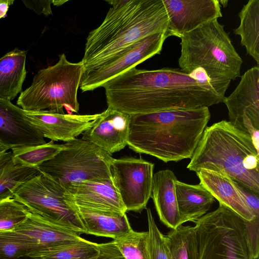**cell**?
<instances>
[{
    "instance_id": "obj_15",
    "label": "cell",
    "mask_w": 259,
    "mask_h": 259,
    "mask_svg": "<svg viewBox=\"0 0 259 259\" xmlns=\"http://www.w3.org/2000/svg\"><path fill=\"white\" fill-rule=\"evenodd\" d=\"M130 122L131 115L108 107L82 134V139L111 155L127 145Z\"/></svg>"
},
{
    "instance_id": "obj_37",
    "label": "cell",
    "mask_w": 259,
    "mask_h": 259,
    "mask_svg": "<svg viewBox=\"0 0 259 259\" xmlns=\"http://www.w3.org/2000/svg\"><path fill=\"white\" fill-rule=\"evenodd\" d=\"M10 149L5 145L0 144V158L3 156Z\"/></svg>"
},
{
    "instance_id": "obj_22",
    "label": "cell",
    "mask_w": 259,
    "mask_h": 259,
    "mask_svg": "<svg viewBox=\"0 0 259 259\" xmlns=\"http://www.w3.org/2000/svg\"><path fill=\"white\" fill-rule=\"evenodd\" d=\"M175 189L181 225L196 222L207 213L215 202L214 198L200 183L191 185L177 180Z\"/></svg>"
},
{
    "instance_id": "obj_28",
    "label": "cell",
    "mask_w": 259,
    "mask_h": 259,
    "mask_svg": "<svg viewBox=\"0 0 259 259\" xmlns=\"http://www.w3.org/2000/svg\"><path fill=\"white\" fill-rule=\"evenodd\" d=\"M63 144H56L51 141L46 144L11 149L15 164L37 168L43 162L57 154Z\"/></svg>"
},
{
    "instance_id": "obj_3",
    "label": "cell",
    "mask_w": 259,
    "mask_h": 259,
    "mask_svg": "<svg viewBox=\"0 0 259 259\" xmlns=\"http://www.w3.org/2000/svg\"><path fill=\"white\" fill-rule=\"evenodd\" d=\"M210 118L207 107L132 115L127 145L166 163L191 159Z\"/></svg>"
},
{
    "instance_id": "obj_29",
    "label": "cell",
    "mask_w": 259,
    "mask_h": 259,
    "mask_svg": "<svg viewBox=\"0 0 259 259\" xmlns=\"http://www.w3.org/2000/svg\"><path fill=\"white\" fill-rule=\"evenodd\" d=\"M148 231L131 229L113 240L125 259H149Z\"/></svg>"
},
{
    "instance_id": "obj_12",
    "label": "cell",
    "mask_w": 259,
    "mask_h": 259,
    "mask_svg": "<svg viewBox=\"0 0 259 259\" xmlns=\"http://www.w3.org/2000/svg\"><path fill=\"white\" fill-rule=\"evenodd\" d=\"M229 122L236 128L249 134L259 148V67L246 71L234 91L223 102Z\"/></svg>"
},
{
    "instance_id": "obj_40",
    "label": "cell",
    "mask_w": 259,
    "mask_h": 259,
    "mask_svg": "<svg viewBox=\"0 0 259 259\" xmlns=\"http://www.w3.org/2000/svg\"><path fill=\"white\" fill-rule=\"evenodd\" d=\"M18 259H22V258H18Z\"/></svg>"
},
{
    "instance_id": "obj_6",
    "label": "cell",
    "mask_w": 259,
    "mask_h": 259,
    "mask_svg": "<svg viewBox=\"0 0 259 259\" xmlns=\"http://www.w3.org/2000/svg\"><path fill=\"white\" fill-rule=\"evenodd\" d=\"M84 71L81 61L69 62L63 53L55 64L35 74L30 86L20 93L17 105L27 111L49 110L64 113L65 108L77 113V91Z\"/></svg>"
},
{
    "instance_id": "obj_27",
    "label": "cell",
    "mask_w": 259,
    "mask_h": 259,
    "mask_svg": "<svg viewBox=\"0 0 259 259\" xmlns=\"http://www.w3.org/2000/svg\"><path fill=\"white\" fill-rule=\"evenodd\" d=\"M171 259H198L195 226H179L166 235Z\"/></svg>"
},
{
    "instance_id": "obj_23",
    "label": "cell",
    "mask_w": 259,
    "mask_h": 259,
    "mask_svg": "<svg viewBox=\"0 0 259 259\" xmlns=\"http://www.w3.org/2000/svg\"><path fill=\"white\" fill-rule=\"evenodd\" d=\"M26 52L15 49L0 58V98L11 101L22 92Z\"/></svg>"
},
{
    "instance_id": "obj_30",
    "label": "cell",
    "mask_w": 259,
    "mask_h": 259,
    "mask_svg": "<svg viewBox=\"0 0 259 259\" xmlns=\"http://www.w3.org/2000/svg\"><path fill=\"white\" fill-rule=\"evenodd\" d=\"M36 245L14 230L0 231V259H18L26 256Z\"/></svg>"
},
{
    "instance_id": "obj_7",
    "label": "cell",
    "mask_w": 259,
    "mask_h": 259,
    "mask_svg": "<svg viewBox=\"0 0 259 259\" xmlns=\"http://www.w3.org/2000/svg\"><path fill=\"white\" fill-rule=\"evenodd\" d=\"M198 259H258L254 256L246 221L219 204L194 222Z\"/></svg>"
},
{
    "instance_id": "obj_21",
    "label": "cell",
    "mask_w": 259,
    "mask_h": 259,
    "mask_svg": "<svg viewBox=\"0 0 259 259\" xmlns=\"http://www.w3.org/2000/svg\"><path fill=\"white\" fill-rule=\"evenodd\" d=\"M66 200L76 211L87 234L114 239L132 229L125 213L89 209Z\"/></svg>"
},
{
    "instance_id": "obj_31",
    "label": "cell",
    "mask_w": 259,
    "mask_h": 259,
    "mask_svg": "<svg viewBox=\"0 0 259 259\" xmlns=\"http://www.w3.org/2000/svg\"><path fill=\"white\" fill-rule=\"evenodd\" d=\"M29 210L14 198L0 200V231L13 230L27 217Z\"/></svg>"
},
{
    "instance_id": "obj_9",
    "label": "cell",
    "mask_w": 259,
    "mask_h": 259,
    "mask_svg": "<svg viewBox=\"0 0 259 259\" xmlns=\"http://www.w3.org/2000/svg\"><path fill=\"white\" fill-rule=\"evenodd\" d=\"M66 189L40 173L22 185L14 197L30 212L80 235L86 229L76 211L66 199Z\"/></svg>"
},
{
    "instance_id": "obj_8",
    "label": "cell",
    "mask_w": 259,
    "mask_h": 259,
    "mask_svg": "<svg viewBox=\"0 0 259 259\" xmlns=\"http://www.w3.org/2000/svg\"><path fill=\"white\" fill-rule=\"evenodd\" d=\"M63 144L57 154L37 167L40 173L64 188L72 183L112 180L111 155L82 138Z\"/></svg>"
},
{
    "instance_id": "obj_32",
    "label": "cell",
    "mask_w": 259,
    "mask_h": 259,
    "mask_svg": "<svg viewBox=\"0 0 259 259\" xmlns=\"http://www.w3.org/2000/svg\"><path fill=\"white\" fill-rule=\"evenodd\" d=\"M149 259H171L166 235L158 229L149 208H147Z\"/></svg>"
},
{
    "instance_id": "obj_25",
    "label": "cell",
    "mask_w": 259,
    "mask_h": 259,
    "mask_svg": "<svg viewBox=\"0 0 259 259\" xmlns=\"http://www.w3.org/2000/svg\"><path fill=\"white\" fill-rule=\"evenodd\" d=\"M239 26L234 29L241 37V45L259 65V0H249L238 14Z\"/></svg>"
},
{
    "instance_id": "obj_17",
    "label": "cell",
    "mask_w": 259,
    "mask_h": 259,
    "mask_svg": "<svg viewBox=\"0 0 259 259\" xmlns=\"http://www.w3.org/2000/svg\"><path fill=\"white\" fill-rule=\"evenodd\" d=\"M65 188V198L77 206L103 211L126 212L112 180L72 183Z\"/></svg>"
},
{
    "instance_id": "obj_36",
    "label": "cell",
    "mask_w": 259,
    "mask_h": 259,
    "mask_svg": "<svg viewBox=\"0 0 259 259\" xmlns=\"http://www.w3.org/2000/svg\"><path fill=\"white\" fill-rule=\"evenodd\" d=\"M14 2V0H0V19L7 16L10 6Z\"/></svg>"
},
{
    "instance_id": "obj_24",
    "label": "cell",
    "mask_w": 259,
    "mask_h": 259,
    "mask_svg": "<svg viewBox=\"0 0 259 259\" xmlns=\"http://www.w3.org/2000/svg\"><path fill=\"white\" fill-rule=\"evenodd\" d=\"M99 253L98 243L83 238L30 251L26 257L32 259H95Z\"/></svg>"
},
{
    "instance_id": "obj_19",
    "label": "cell",
    "mask_w": 259,
    "mask_h": 259,
    "mask_svg": "<svg viewBox=\"0 0 259 259\" xmlns=\"http://www.w3.org/2000/svg\"><path fill=\"white\" fill-rule=\"evenodd\" d=\"M29 211L26 219L13 230L33 242L36 248L71 242L82 238L77 232Z\"/></svg>"
},
{
    "instance_id": "obj_26",
    "label": "cell",
    "mask_w": 259,
    "mask_h": 259,
    "mask_svg": "<svg viewBox=\"0 0 259 259\" xmlns=\"http://www.w3.org/2000/svg\"><path fill=\"white\" fill-rule=\"evenodd\" d=\"M39 174L36 167L15 164L7 151L0 158V200L13 198L22 185Z\"/></svg>"
},
{
    "instance_id": "obj_20",
    "label": "cell",
    "mask_w": 259,
    "mask_h": 259,
    "mask_svg": "<svg viewBox=\"0 0 259 259\" xmlns=\"http://www.w3.org/2000/svg\"><path fill=\"white\" fill-rule=\"evenodd\" d=\"M177 180L168 169L153 175L151 198L160 221L170 229L181 225L175 189Z\"/></svg>"
},
{
    "instance_id": "obj_38",
    "label": "cell",
    "mask_w": 259,
    "mask_h": 259,
    "mask_svg": "<svg viewBox=\"0 0 259 259\" xmlns=\"http://www.w3.org/2000/svg\"><path fill=\"white\" fill-rule=\"evenodd\" d=\"M66 1H53L52 4L56 6H59L66 3Z\"/></svg>"
},
{
    "instance_id": "obj_2",
    "label": "cell",
    "mask_w": 259,
    "mask_h": 259,
    "mask_svg": "<svg viewBox=\"0 0 259 259\" xmlns=\"http://www.w3.org/2000/svg\"><path fill=\"white\" fill-rule=\"evenodd\" d=\"M111 7L91 31L81 60L84 70L98 66L151 34L166 32L168 16L162 0H106Z\"/></svg>"
},
{
    "instance_id": "obj_10",
    "label": "cell",
    "mask_w": 259,
    "mask_h": 259,
    "mask_svg": "<svg viewBox=\"0 0 259 259\" xmlns=\"http://www.w3.org/2000/svg\"><path fill=\"white\" fill-rule=\"evenodd\" d=\"M167 32L156 33L143 38L101 65L85 70L81 79L82 92L92 91L118 75L159 54L169 37Z\"/></svg>"
},
{
    "instance_id": "obj_39",
    "label": "cell",
    "mask_w": 259,
    "mask_h": 259,
    "mask_svg": "<svg viewBox=\"0 0 259 259\" xmlns=\"http://www.w3.org/2000/svg\"><path fill=\"white\" fill-rule=\"evenodd\" d=\"M220 4L221 3L224 7H226L227 5H228V0H223V1H219Z\"/></svg>"
},
{
    "instance_id": "obj_18",
    "label": "cell",
    "mask_w": 259,
    "mask_h": 259,
    "mask_svg": "<svg viewBox=\"0 0 259 259\" xmlns=\"http://www.w3.org/2000/svg\"><path fill=\"white\" fill-rule=\"evenodd\" d=\"M200 183L219 204H222L246 221L255 218L237 188V183L219 172L200 169L196 172Z\"/></svg>"
},
{
    "instance_id": "obj_35",
    "label": "cell",
    "mask_w": 259,
    "mask_h": 259,
    "mask_svg": "<svg viewBox=\"0 0 259 259\" xmlns=\"http://www.w3.org/2000/svg\"><path fill=\"white\" fill-rule=\"evenodd\" d=\"M237 188L255 218H259L258 195L245 189L238 184H237Z\"/></svg>"
},
{
    "instance_id": "obj_13",
    "label": "cell",
    "mask_w": 259,
    "mask_h": 259,
    "mask_svg": "<svg viewBox=\"0 0 259 259\" xmlns=\"http://www.w3.org/2000/svg\"><path fill=\"white\" fill-rule=\"evenodd\" d=\"M168 16L167 33L181 38L202 24L222 17L219 0H162Z\"/></svg>"
},
{
    "instance_id": "obj_11",
    "label": "cell",
    "mask_w": 259,
    "mask_h": 259,
    "mask_svg": "<svg viewBox=\"0 0 259 259\" xmlns=\"http://www.w3.org/2000/svg\"><path fill=\"white\" fill-rule=\"evenodd\" d=\"M154 164L142 158L113 159L112 181L126 211L141 212L151 197Z\"/></svg>"
},
{
    "instance_id": "obj_14",
    "label": "cell",
    "mask_w": 259,
    "mask_h": 259,
    "mask_svg": "<svg viewBox=\"0 0 259 259\" xmlns=\"http://www.w3.org/2000/svg\"><path fill=\"white\" fill-rule=\"evenodd\" d=\"M29 123L44 138L53 141L68 142L91 127L99 114L78 115L49 110L25 111Z\"/></svg>"
},
{
    "instance_id": "obj_5",
    "label": "cell",
    "mask_w": 259,
    "mask_h": 259,
    "mask_svg": "<svg viewBox=\"0 0 259 259\" xmlns=\"http://www.w3.org/2000/svg\"><path fill=\"white\" fill-rule=\"evenodd\" d=\"M180 69L191 74L201 68L213 80H234L240 76L243 61L229 33L218 19L205 23L181 38Z\"/></svg>"
},
{
    "instance_id": "obj_4",
    "label": "cell",
    "mask_w": 259,
    "mask_h": 259,
    "mask_svg": "<svg viewBox=\"0 0 259 259\" xmlns=\"http://www.w3.org/2000/svg\"><path fill=\"white\" fill-rule=\"evenodd\" d=\"M258 151L249 134L222 120L206 127L187 168L221 173L258 195Z\"/></svg>"
},
{
    "instance_id": "obj_1",
    "label": "cell",
    "mask_w": 259,
    "mask_h": 259,
    "mask_svg": "<svg viewBox=\"0 0 259 259\" xmlns=\"http://www.w3.org/2000/svg\"><path fill=\"white\" fill-rule=\"evenodd\" d=\"M231 80L210 79L197 69L191 74L163 67H133L106 82L108 107L129 115L208 107L223 102Z\"/></svg>"
},
{
    "instance_id": "obj_33",
    "label": "cell",
    "mask_w": 259,
    "mask_h": 259,
    "mask_svg": "<svg viewBox=\"0 0 259 259\" xmlns=\"http://www.w3.org/2000/svg\"><path fill=\"white\" fill-rule=\"evenodd\" d=\"M99 253L95 259H125L113 240L98 244Z\"/></svg>"
},
{
    "instance_id": "obj_34",
    "label": "cell",
    "mask_w": 259,
    "mask_h": 259,
    "mask_svg": "<svg viewBox=\"0 0 259 259\" xmlns=\"http://www.w3.org/2000/svg\"><path fill=\"white\" fill-rule=\"evenodd\" d=\"M22 2L26 8L33 10L38 15L42 14L46 16H48L52 14L51 5L53 1L23 0Z\"/></svg>"
},
{
    "instance_id": "obj_16",
    "label": "cell",
    "mask_w": 259,
    "mask_h": 259,
    "mask_svg": "<svg viewBox=\"0 0 259 259\" xmlns=\"http://www.w3.org/2000/svg\"><path fill=\"white\" fill-rule=\"evenodd\" d=\"M46 143L42 134L28 121L25 110L0 98V144L13 149Z\"/></svg>"
}]
</instances>
